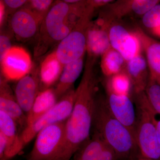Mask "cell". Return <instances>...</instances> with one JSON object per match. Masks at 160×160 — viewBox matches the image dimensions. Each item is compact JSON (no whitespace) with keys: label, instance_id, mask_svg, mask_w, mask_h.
Returning <instances> with one entry per match:
<instances>
[{"label":"cell","instance_id":"1","mask_svg":"<svg viewBox=\"0 0 160 160\" xmlns=\"http://www.w3.org/2000/svg\"><path fill=\"white\" fill-rule=\"evenodd\" d=\"M96 60L87 58L84 73L75 90L74 106L66 121L65 139L55 160H70L90 138L98 91L94 67Z\"/></svg>","mask_w":160,"mask_h":160},{"label":"cell","instance_id":"2","mask_svg":"<svg viewBox=\"0 0 160 160\" xmlns=\"http://www.w3.org/2000/svg\"><path fill=\"white\" fill-rule=\"evenodd\" d=\"M87 9V1L74 4L64 1L54 2L40 26L34 46V57L42 56L58 45L71 32Z\"/></svg>","mask_w":160,"mask_h":160},{"label":"cell","instance_id":"3","mask_svg":"<svg viewBox=\"0 0 160 160\" xmlns=\"http://www.w3.org/2000/svg\"><path fill=\"white\" fill-rule=\"evenodd\" d=\"M92 126L117 154H129L137 147L134 133L112 116L102 98H97Z\"/></svg>","mask_w":160,"mask_h":160},{"label":"cell","instance_id":"4","mask_svg":"<svg viewBox=\"0 0 160 160\" xmlns=\"http://www.w3.org/2000/svg\"><path fill=\"white\" fill-rule=\"evenodd\" d=\"M136 110L135 136L137 147L146 159L160 160V146L154 122L156 112L146 97L145 91L133 93Z\"/></svg>","mask_w":160,"mask_h":160},{"label":"cell","instance_id":"5","mask_svg":"<svg viewBox=\"0 0 160 160\" xmlns=\"http://www.w3.org/2000/svg\"><path fill=\"white\" fill-rule=\"evenodd\" d=\"M95 10L88 3V8L85 14L53 51L57 58L63 66L85 56L87 50V30Z\"/></svg>","mask_w":160,"mask_h":160},{"label":"cell","instance_id":"6","mask_svg":"<svg viewBox=\"0 0 160 160\" xmlns=\"http://www.w3.org/2000/svg\"><path fill=\"white\" fill-rule=\"evenodd\" d=\"M66 121L47 126L36 137L28 160H55L64 142Z\"/></svg>","mask_w":160,"mask_h":160},{"label":"cell","instance_id":"7","mask_svg":"<svg viewBox=\"0 0 160 160\" xmlns=\"http://www.w3.org/2000/svg\"><path fill=\"white\" fill-rule=\"evenodd\" d=\"M75 97V90L72 88L32 125L23 129L20 136L24 145L33 139L45 127L66 121L72 112Z\"/></svg>","mask_w":160,"mask_h":160},{"label":"cell","instance_id":"8","mask_svg":"<svg viewBox=\"0 0 160 160\" xmlns=\"http://www.w3.org/2000/svg\"><path fill=\"white\" fill-rule=\"evenodd\" d=\"M109 34L112 48L119 52L126 62L142 54V44L134 31L114 22L109 26Z\"/></svg>","mask_w":160,"mask_h":160},{"label":"cell","instance_id":"9","mask_svg":"<svg viewBox=\"0 0 160 160\" xmlns=\"http://www.w3.org/2000/svg\"><path fill=\"white\" fill-rule=\"evenodd\" d=\"M112 23L102 13L91 21L87 32V56L96 60L111 48L109 29Z\"/></svg>","mask_w":160,"mask_h":160},{"label":"cell","instance_id":"10","mask_svg":"<svg viewBox=\"0 0 160 160\" xmlns=\"http://www.w3.org/2000/svg\"><path fill=\"white\" fill-rule=\"evenodd\" d=\"M2 73L7 81H19L31 71L29 53L24 48L12 46L1 61Z\"/></svg>","mask_w":160,"mask_h":160},{"label":"cell","instance_id":"11","mask_svg":"<svg viewBox=\"0 0 160 160\" xmlns=\"http://www.w3.org/2000/svg\"><path fill=\"white\" fill-rule=\"evenodd\" d=\"M44 19L24 6L13 12L10 28L18 41H27L37 35Z\"/></svg>","mask_w":160,"mask_h":160},{"label":"cell","instance_id":"12","mask_svg":"<svg viewBox=\"0 0 160 160\" xmlns=\"http://www.w3.org/2000/svg\"><path fill=\"white\" fill-rule=\"evenodd\" d=\"M106 99L109 111L115 118L135 134L137 115L135 106L130 97L118 95L106 91Z\"/></svg>","mask_w":160,"mask_h":160},{"label":"cell","instance_id":"13","mask_svg":"<svg viewBox=\"0 0 160 160\" xmlns=\"http://www.w3.org/2000/svg\"><path fill=\"white\" fill-rule=\"evenodd\" d=\"M160 2L158 0H119L112 2L107 6L106 12L102 13L111 22L130 14L142 16L153 6Z\"/></svg>","mask_w":160,"mask_h":160},{"label":"cell","instance_id":"14","mask_svg":"<svg viewBox=\"0 0 160 160\" xmlns=\"http://www.w3.org/2000/svg\"><path fill=\"white\" fill-rule=\"evenodd\" d=\"M39 72H32L18 81L15 96L18 103L27 115L40 93Z\"/></svg>","mask_w":160,"mask_h":160},{"label":"cell","instance_id":"15","mask_svg":"<svg viewBox=\"0 0 160 160\" xmlns=\"http://www.w3.org/2000/svg\"><path fill=\"white\" fill-rule=\"evenodd\" d=\"M134 31L141 41L146 55L149 77L160 85V42L147 34L139 26Z\"/></svg>","mask_w":160,"mask_h":160},{"label":"cell","instance_id":"16","mask_svg":"<svg viewBox=\"0 0 160 160\" xmlns=\"http://www.w3.org/2000/svg\"><path fill=\"white\" fill-rule=\"evenodd\" d=\"M0 110L11 117L18 126L23 129L26 128L27 115L18 103L5 79H1L0 82Z\"/></svg>","mask_w":160,"mask_h":160},{"label":"cell","instance_id":"17","mask_svg":"<svg viewBox=\"0 0 160 160\" xmlns=\"http://www.w3.org/2000/svg\"><path fill=\"white\" fill-rule=\"evenodd\" d=\"M18 125L14 120L0 110V133L7 142V149L2 160L14 157L22 150L25 145L18 131Z\"/></svg>","mask_w":160,"mask_h":160},{"label":"cell","instance_id":"18","mask_svg":"<svg viewBox=\"0 0 160 160\" xmlns=\"http://www.w3.org/2000/svg\"><path fill=\"white\" fill-rule=\"evenodd\" d=\"M126 72L132 82L133 93L145 91L149 79V72L146 58L141 54L126 62Z\"/></svg>","mask_w":160,"mask_h":160},{"label":"cell","instance_id":"19","mask_svg":"<svg viewBox=\"0 0 160 160\" xmlns=\"http://www.w3.org/2000/svg\"><path fill=\"white\" fill-rule=\"evenodd\" d=\"M84 57L66 64L54 89L57 97H62L72 89L75 82L79 77L84 66Z\"/></svg>","mask_w":160,"mask_h":160},{"label":"cell","instance_id":"20","mask_svg":"<svg viewBox=\"0 0 160 160\" xmlns=\"http://www.w3.org/2000/svg\"><path fill=\"white\" fill-rule=\"evenodd\" d=\"M54 89L49 88L40 92L29 113L26 127L31 126L57 102Z\"/></svg>","mask_w":160,"mask_h":160},{"label":"cell","instance_id":"21","mask_svg":"<svg viewBox=\"0 0 160 160\" xmlns=\"http://www.w3.org/2000/svg\"><path fill=\"white\" fill-rule=\"evenodd\" d=\"M64 66L59 62L53 51L45 58L39 71L41 85L44 87L43 91L50 88L59 79Z\"/></svg>","mask_w":160,"mask_h":160},{"label":"cell","instance_id":"22","mask_svg":"<svg viewBox=\"0 0 160 160\" xmlns=\"http://www.w3.org/2000/svg\"><path fill=\"white\" fill-rule=\"evenodd\" d=\"M101 68L107 78L122 72L126 69V62L119 52L109 48L101 57Z\"/></svg>","mask_w":160,"mask_h":160},{"label":"cell","instance_id":"23","mask_svg":"<svg viewBox=\"0 0 160 160\" xmlns=\"http://www.w3.org/2000/svg\"><path fill=\"white\" fill-rule=\"evenodd\" d=\"M105 145L99 135L94 132L91 138L75 153L72 160H98Z\"/></svg>","mask_w":160,"mask_h":160},{"label":"cell","instance_id":"24","mask_svg":"<svg viewBox=\"0 0 160 160\" xmlns=\"http://www.w3.org/2000/svg\"><path fill=\"white\" fill-rule=\"evenodd\" d=\"M106 89V91L113 94L130 97L133 91L131 80L125 70L107 78Z\"/></svg>","mask_w":160,"mask_h":160},{"label":"cell","instance_id":"25","mask_svg":"<svg viewBox=\"0 0 160 160\" xmlns=\"http://www.w3.org/2000/svg\"><path fill=\"white\" fill-rule=\"evenodd\" d=\"M146 97L153 111L160 115V85L149 77L145 90Z\"/></svg>","mask_w":160,"mask_h":160},{"label":"cell","instance_id":"26","mask_svg":"<svg viewBox=\"0 0 160 160\" xmlns=\"http://www.w3.org/2000/svg\"><path fill=\"white\" fill-rule=\"evenodd\" d=\"M142 22L146 28L152 30L160 26V4L153 6L142 16Z\"/></svg>","mask_w":160,"mask_h":160},{"label":"cell","instance_id":"27","mask_svg":"<svg viewBox=\"0 0 160 160\" xmlns=\"http://www.w3.org/2000/svg\"><path fill=\"white\" fill-rule=\"evenodd\" d=\"M54 1L51 0H31L25 5L35 13L45 18Z\"/></svg>","mask_w":160,"mask_h":160},{"label":"cell","instance_id":"28","mask_svg":"<svg viewBox=\"0 0 160 160\" xmlns=\"http://www.w3.org/2000/svg\"><path fill=\"white\" fill-rule=\"evenodd\" d=\"M11 37L6 32L1 31L0 34V59L2 60L6 53L11 49Z\"/></svg>","mask_w":160,"mask_h":160},{"label":"cell","instance_id":"29","mask_svg":"<svg viewBox=\"0 0 160 160\" xmlns=\"http://www.w3.org/2000/svg\"><path fill=\"white\" fill-rule=\"evenodd\" d=\"M6 7V13H13L25 6L28 1L26 0H5L3 1Z\"/></svg>","mask_w":160,"mask_h":160},{"label":"cell","instance_id":"30","mask_svg":"<svg viewBox=\"0 0 160 160\" xmlns=\"http://www.w3.org/2000/svg\"><path fill=\"white\" fill-rule=\"evenodd\" d=\"M115 154L116 153L114 150L106 143L98 160H113Z\"/></svg>","mask_w":160,"mask_h":160},{"label":"cell","instance_id":"31","mask_svg":"<svg viewBox=\"0 0 160 160\" xmlns=\"http://www.w3.org/2000/svg\"><path fill=\"white\" fill-rule=\"evenodd\" d=\"M113 1L112 0H88V2L92 7L96 9L105 7Z\"/></svg>","mask_w":160,"mask_h":160},{"label":"cell","instance_id":"32","mask_svg":"<svg viewBox=\"0 0 160 160\" xmlns=\"http://www.w3.org/2000/svg\"><path fill=\"white\" fill-rule=\"evenodd\" d=\"M7 149V142L2 134L0 133V158L1 160L4 158Z\"/></svg>","mask_w":160,"mask_h":160},{"label":"cell","instance_id":"33","mask_svg":"<svg viewBox=\"0 0 160 160\" xmlns=\"http://www.w3.org/2000/svg\"><path fill=\"white\" fill-rule=\"evenodd\" d=\"M6 7L3 1H0V25L2 26L4 20L6 18Z\"/></svg>","mask_w":160,"mask_h":160},{"label":"cell","instance_id":"34","mask_svg":"<svg viewBox=\"0 0 160 160\" xmlns=\"http://www.w3.org/2000/svg\"><path fill=\"white\" fill-rule=\"evenodd\" d=\"M154 122L156 128L158 141L160 146V115L156 113L155 115Z\"/></svg>","mask_w":160,"mask_h":160},{"label":"cell","instance_id":"35","mask_svg":"<svg viewBox=\"0 0 160 160\" xmlns=\"http://www.w3.org/2000/svg\"><path fill=\"white\" fill-rule=\"evenodd\" d=\"M152 32L155 35L160 37V26L157 28L152 30Z\"/></svg>","mask_w":160,"mask_h":160},{"label":"cell","instance_id":"36","mask_svg":"<svg viewBox=\"0 0 160 160\" xmlns=\"http://www.w3.org/2000/svg\"><path fill=\"white\" fill-rule=\"evenodd\" d=\"M141 160H151V159H143Z\"/></svg>","mask_w":160,"mask_h":160}]
</instances>
